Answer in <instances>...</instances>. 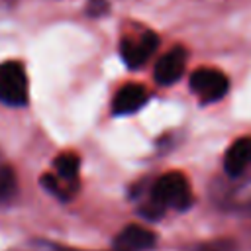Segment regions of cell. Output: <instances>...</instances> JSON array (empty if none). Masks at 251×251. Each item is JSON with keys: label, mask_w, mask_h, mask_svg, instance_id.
Segmentation results:
<instances>
[{"label": "cell", "mask_w": 251, "mask_h": 251, "mask_svg": "<svg viewBox=\"0 0 251 251\" xmlns=\"http://www.w3.org/2000/svg\"><path fill=\"white\" fill-rule=\"evenodd\" d=\"M190 88L204 104H210L226 96L229 80L218 69H196L190 75Z\"/></svg>", "instance_id": "3957f363"}, {"label": "cell", "mask_w": 251, "mask_h": 251, "mask_svg": "<svg viewBox=\"0 0 251 251\" xmlns=\"http://www.w3.org/2000/svg\"><path fill=\"white\" fill-rule=\"evenodd\" d=\"M159 47V35L151 29L141 31L135 37H124L120 43V55L129 69H137L155 53Z\"/></svg>", "instance_id": "277c9868"}, {"label": "cell", "mask_w": 251, "mask_h": 251, "mask_svg": "<svg viewBox=\"0 0 251 251\" xmlns=\"http://www.w3.org/2000/svg\"><path fill=\"white\" fill-rule=\"evenodd\" d=\"M147 90L141 84H124L112 100V112L118 116H126V114H133L137 110H141L147 102Z\"/></svg>", "instance_id": "8992f818"}, {"label": "cell", "mask_w": 251, "mask_h": 251, "mask_svg": "<svg viewBox=\"0 0 251 251\" xmlns=\"http://www.w3.org/2000/svg\"><path fill=\"white\" fill-rule=\"evenodd\" d=\"M118 251H147L155 245V233L141 226H127L124 227L114 241Z\"/></svg>", "instance_id": "52a82bcc"}, {"label": "cell", "mask_w": 251, "mask_h": 251, "mask_svg": "<svg viewBox=\"0 0 251 251\" xmlns=\"http://www.w3.org/2000/svg\"><path fill=\"white\" fill-rule=\"evenodd\" d=\"M27 75L22 63L4 61L0 63V102L8 106L27 104Z\"/></svg>", "instance_id": "7a4b0ae2"}, {"label": "cell", "mask_w": 251, "mask_h": 251, "mask_svg": "<svg viewBox=\"0 0 251 251\" xmlns=\"http://www.w3.org/2000/svg\"><path fill=\"white\" fill-rule=\"evenodd\" d=\"M16 192V175L10 167H0V202Z\"/></svg>", "instance_id": "30bf717a"}, {"label": "cell", "mask_w": 251, "mask_h": 251, "mask_svg": "<svg viewBox=\"0 0 251 251\" xmlns=\"http://www.w3.org/2000/svg\"><path fill=\"white\" fill-rule=\"evenodd\" d=\"M153 202L163 206V208H178L184 210L190 204V188H188V180L182 173L171 171L165 173L157 178L155 186H153Z\"/></svg>", "instance_id": "6da1fadb"}, {"label": "cell", "mask_w": 251, "mask_h": 251, "mask_svg": "<svg viewBox=\"0 0 251 251\" xmlns=\"http://www.w3.org/2000/svg\"><path fill=\"white\" fill-rule=\"evenodd\" d=\"M251 165V137H239L229 145L224 155V169L227 175L237 176Z\"/></svg>", "instance_id": "ba28073f"}, {"label": "cell", "mask_w": 251, "mask_h": 251, "mask_svg": "<svg viewBox=\"0 0 251 251\" xmlns=\"http://www.w3.org/2000/svg\"><path fill=\"white\" fill-rule=\"evenodd\" d=\"M184 67H186V49L176 45L173 49H169L155 65V80L161 84V86H169L173 82H176L182 73H184Z\"/></svg>", "instance_id": "5b68a950"}, {"label": "cell", "mask_w": 251, "mask_h": 251, "mask_svg": "<svg viewBox=\"0 0 251 251\" xmlns=\"http://www.w3.org/2000/svg\"><path fill=\"white\" fill-rule=\"evenodd\" d=\"M55 171H57V178H61L63 182L71 184L76 180L78 176V169H80V159L75 153H61L55 159Z\"/></svg>", "instance_id": "9c48e42d"}]
</instances>
